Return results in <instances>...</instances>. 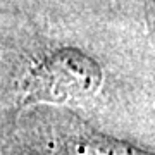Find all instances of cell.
Masks as SVG:
<instances>
[{"instance_id":"2","label":"cell","mask_w":155,"mask_h":155,"mask_svg":"<svg viewBox=\"0 0 155 155\" xmlns=\"http://www.w3.org/2000/svg\"><path fill=\"white\" fill-rule=\"evenodd\" d=\"M7 127V116H5V107H4V98H2V86H0V136Z\"/></svg>"},{"instance_id":"1","label":"cell","mask_w":155,"mask_h":155,"mask_svg":"<svg viewBox=\"0 0 155 155\" xmlns=\"http://www.w3.org/2000/svg\"><path fill=\"white\" fill-rule=\"evenodd\" d=\"M153 33L54 28L29 16L0 22L7 126L35 105L61 107L107 133L153 147Z\"/></svg>"}]
</instances>
